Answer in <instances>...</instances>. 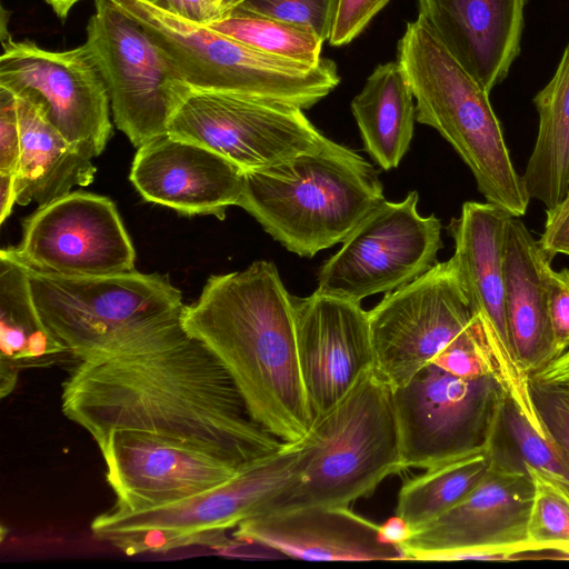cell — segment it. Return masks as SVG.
Instances as JSON below:
<instances>
[{"label":"cell","instance_id":"6da1fadb","mask_svg":"<svg viewBox=\"0 0 569 569\" xmlns=\"http://www.w3.org/2000/svg\"><path fill=\"white\" fill-rule=\"evenodd\" d=\"M63 415L93 440L111 430L164 437L243 469L288 443L251 416L233 379L201 340L82 360L62 383Z\"/></svg>","mask_w":569,"mask_h":569},{"label":"cell","instance_id":"7a4b0ae2","mask_svg":"<svg viewBox=\"0 0 569 569\" xmlns=\"http://www.w3.org/2000/svg\"><path fill=\"white\" fill-rule=\"evenodd\" d=\"M183 327L220 359L252 418L286 443L306 439L313 418L301 377L292 297L273 262L214 274L186 305Z\"/></svg>","mask_w":569,"mask_h":569},{"label":"cell","instance_id":"3957f363","mask_svg":"<svg viewBox=\"0 0 569 569\" xmlns=\"http://www.w3.org/2000/svg\"><path fill=\"white\" fill-rule=\"evenodd\" d=\"M27 271L44 326L79 361L166 348L189 336L181 291L167 274L136 269L94 277Z\"/></svg>","mask_w":569,"mask_h":569},{"label":"cell","instance_id":"277c9868","mask_svg":"<svg viewBox=\"0 0 569 569\" xmlns=\"http://www.w3.org/2000/svg\"><path fill=\"white\" fill-rule=\"evenodd\" d=\"M383 200L377 170L329 139L321 148L246 171L237 206L287 250L312 258L342 243Z\"/></svg>","mask_w":569,"mask_h":569},{"label":"cell","instance_id":"5b68a950","mask_svg":"<svg viewBox=\"0 0 569 569\" xmlns=\"http://www.w3.org/2000/svg\"><path fill=\"white\" fill-rule=\"evenodd\" d=\"M398 60L416 100V120L436 129L470 169L483 198L510 216L530 197L513 164L486 91L418 16L398 42Z\"/></svg>","mask_w":569,"mask_h":569},{"label":"cell","instance_id":"8992f818","mask_svg":"<svg viewBox=\"0 0 569 569\" xmlns=\"http://www.w3.org/2000/svg\"><path fill=\"white\" fill-rule=\"evenodd\" d=\"M305 468L256 515L305 507H349L402 470L392 388L367 372L305 439ZM254 517V516H253Z\"/></svg>","mask_w":569,"mask_h":569},{"label":"cell","instance_id":"52a82bcc","mask_svg":"<svg viewBox=\"0 0 569 569\" xmlns=\"http://www.w3.org/2000/svg\"><path fill=\"white\" fill-rule=\"evenodd\" d=\"M111 1L149 32L191 89L236 93L303 110L327 97L340 81L332 60L322 58L316 66L302 64L144 0Z\"/></svg>","mask_w":569,"mask_h":569},{"label":"cell","instance_id":"ba28073f","mask_svg":"<svg viewBox=\"0 0 569 569\" xmlns=\"http://www.w3.org/2000/svg\"><path fill=\"white\" fill-rule=\"evenodd\" d=\"M303 441L241 469L232 479L171 505L137 512L116 509L97 516L92 536L127 556L164 552L192 545L232 547L224 532L256 516L261 506L283 489L306 466Z\"/></svg>","mask_w":569,"mask_h":569},{"label":"cell","instance_id":"9c48e42d","mask_svg":"<svg viewBox=\"0 0 569 569\" xmlns=\"http://www.w3.org/2000/svg\"><path fill=\"white\" fill-rule=\"evenodd\" d=\"M402 470L490 453L507 395L495 376L462 378L430 362L392 389Z\"/></svg>","mask_w":569,"mask_h":569},{"label":"cell","instance_id":"30bf717a","mask_svg":"<svg viewBox=\"0 0 569 569\" xmlns=\"http://www.w3.org/2000/svg\"><path fill=\"white\" fill-rule=\"evenodd\" d=\"M84 43L104 80L117 129L137 148L166 134L191 88L149 32L111 0H96Z\"/></svg>","mask_w":569,"mask_h":569},{"label":"cell","instance_id":"8fae6325","mask_svg":"<svg viewBox=\"0 0 569 569\" xmlns=\"http://www.w3.org/2000/svg\"><path fill=\"white\" fill-rule=\"evenodd\" d=\"M533 482L498 448L478 485L399 546L405 560H505L536 552L528 539Z\"/></svg>","mask_w":569,"mask_h":569},{"label":"cell","instance_id":"7c38bea8","mask_svg":"<svg viewBox=\"0 0 569 569\" xmlns=\"http://www.w3.org/2000/svg\"><path fill=\"white\" fill-rule=\"evenodd\" d=\"M419 196L410 191L400 202L386 199L342 242L320 268L317 291L361 302L392 292L437 263L442 248L441 221L418 212Z\"/></svg>","mask_w":569,"mask_h":569},{"label":"cell","instance_id":"4fadbf2b","mask_svg":"<svg viewBox=\"0 0 569 569\" xmlns=\"http://www.w3.org/2000/svg\"><path fill=\"white\" fill-rule=\"evenodd\" d=\"M167 133L206 147L244 172L274 166L329 141L298 107L197 89L182 99Z\"/></svg>","mask_w":569,"mask_h":569},{"label":"cell","instance_id":"5bb4252c","mask_svg":"<svg viewBox=\"0 0 569 569\" xmlns=\"http://www.w3.org/2000/svg\"><path fill=\"white\" fill-rule=\"evenodd\" d=\"M475 317L452 259L437 262L368 311L373 372L392 389L403 386Z\"/></svg>","mask_w":569,"mask_h":569},{"label":"cell","instance_id":"9a60e30c","mask_svg":"<svg viewBox=\"0 0 569 569\" xmlns=\"http://www.w3.org/2000/svg\"><path fill=\"white\" fill-rule=\"evenodd\" d=\"M0 87L40 102L50 122L86 157L106 149L112 136L110 98L86 43L52 51L2 37Z\"/></svg>","mask_w":569,"mask_h":569},{"label":"cell","instance_id":"2e32d148","mask_svg":"<svg viewBox=\"0 0 569 569\" xmlns=\"http://www.w3.org/2000/svg\"><path fill=\"white\" fill-rule=\"evenodd\" d=\"M510 216L491 202L467 201L448 230L451 257L473 313L479 318L497 378L507 399L541 436L549 433L536 408L530 378L515 357L506 312L505 248Z\"/></svg>","mask_w":569,"mask_h":569},{"label":"cell","instance_id":"e0dca14e","mask_svg":"<svg viewBox=\"0 0 569 569\" xmlns=\"http://www.w3.org/2000/svg\"><path fill=\"white\" fill-rule=\"evenodd\" d=\"M4 249L28 269L67 277L129 272L136 262L114 202L83 191L38 207L23 221L20 243Z\"/></svg>","mask_w":569,"mask_h":569},{"label":"cell","instance_id":"ac0fdd59","mask_svg":"<svg viewBox=\"0 0 569 569\" xmlns=\"http://www.w3.org/2000/svg\"><path fill=\"white\" fill-rule=\"evenodd\" d=\"M117 501L137 512L189 499L232 479L241 470L181 442L133 430H111L96 440Z\"/></svg>","mask_w":569,"mask_h":569},{"label":"cell","instance_id":"d6986e66","mask_svg":"<svg viewBox=\"0 0 569 569\" xmlns=\"http://www.w3.org/2000/svg\"><path fill=\"white\" fill-rule=\"evenodd\" d=\"M301 377L313 420L373 369L368 311L318 292L292 297Z\"/></svg>","mask_w":569,"mask_h":569},{"label":"cell","instance_id":"ffe728a7","mask_svg":"<svg viewBox=\"0 0 569 569\" xmlns=\"http://www.w3.org/2000/svg\"><path fill=\"white\" fill-rule=\"evenodd\" d=\"M243 174L214 151L166 133L138 148L129 179L146 201L223 220L227 209L238 204Z\"/></svg>","mask_w":569,"mask_h":569},{"label":"cell","instance_id":"44dd1931","mask_svg":"<svg viewBox=\"0 0 569 569\" xmlns=\"http://www.w3.org/2000/svg\"><path fill=\"white\" fill-rule=\"evenodd\" d=\"M232 538L303 560H405L398 546L381 539L379 525L349 507H305L258 515L241 521Z\"/></svg>","mask_w":569,"mask_h":569},{"label":"cell","instance_id":"7402d4cb","mask_svg":"<svg viewBox=\"0 0 569 569\" xmlns=\"http://www.w3.org/2000/svg\"><path fill=\"white\" fill-rule=\"evenodd\" d=\"M527 0H418L422 17L489 93L520 53Z\"/></svg>","mask_w":569,"mask_h":569},{"label":"cell","instance_id":"603a6c76","mask_svg":"<svg viewBox=\"0 0 569 569\" xmlns=\"http://www.w3.org/2000/svg\"><path fill=\"white\" fill-rule=\"evenodd\" d=\"M551 257L520 218L511 217L505 248L509 335L518 365L530 376L553 359L546 288Z\"/></svg>","mask_w":569,"mask_h":569},{"label":"cell","instance_id":"cb8c5ba5","mask_svg":"<svg viewBox=\"0 0 569 569\" xmlns=\"http://www.w3.org/2000/svg\"><path fill=\"white\" fill-rule=\"evenodd\" d=\"M20 126V160L16 177L17 203L38 207L87 187L97 168L91 158L72 147L48 119L42 104L16 94Z\"/></svg>","mask_w":569,"mask_h":569},{"label":"cell","instance_id":"d4e9b609","mask_svg":"<svg viewBox=\"0 0 569 569\" xmlns=\"http://www.w3.org/2000/svg\"><path fill=\"white\" fill-rule=\"evenodd\" d=\"M0 350L1 398L13 391L21 369L70 355L44 326L27 268L6 249L0 251Z\"/></svg>","mask_w":569,"mask_h":569},{"label":"cell","instance_id":"484cf974","mask_svg":"<svg viewBox=\"0 0 569 569\" xmlns=\"http://www.w3.org/2000/svg\"><path fill=\"white\" fill-rule=\"evenodd\" d=\"M413 99L400 64L387 62L351 101L363 148L383 170L397 168L410 148L417 121Z\"/></svg>","mask_w":569,"mask_h":569},{"label":"cell","instance_id":"4316f807","mask_svg":"<svg viewBox=\"0 0 569 569\" xmlns=\"http://www.w3.org/2000/svg\"><path fill=\"white\" fill-rule=\"evenodd\" d=\"M533 104L538 131L522 178L530 199L541 202L548 217L569 193V42Z\"/></svg>","mask_w":569,"mask_h":569},{"label":"cell","instance_id":"83f0119b","mask_svg":"<svg viewBox=\"0 0 569 569\" xmlns=\"http://www.w3.org/2000/svg\"><path fill=\"white\" fill-rule=\"evenodd\" d=\"M493 450L446 462L406 479L398 493L396 515L407 521L412 532L431 522L478 485L490 466Z\"/></svg>","mask_w":569,"mask_h":569},{"label":"cell","instance_id":"f1b7e54d","mask_svg":"<svg viewBox=\"0 0 569 569\" xmlns=\"http://www.w3.org/2000/svg\"><path fill=\"white\" fill-rule=\"evenodd\" d=\"M209 27L252 48L302 64L316 66L322 59L325 41L312 30L290 22L234 10Z\"/></svg>","mask_w":569,"mask_h":569},{"label":"cell","instance_id":"f546056e","mask_svg":"<svg viewBox=\"0 0 569 569\" xmlns=\"http://www.w3.org/2000/svg\"><path fill=\"white\" fill-rule=\"evenodd\" d=\"M501 429L516 447L520 460L537 470L569 500V457L553 438L538 433L508 399Z\"/></svg>","mask_w":569,"mask_h":569},{"label":"cell","instance_id":"4dcf8cb0","mask_svg":"<svg viewBox=\"0 0 569 569\" xmlns=\"http://www.w3.org/2000/svg\"><path fill=\"white\" fill-rule=\"evenodd\" d=\"M523 466L533 482L529 542L536 552L556 551L569 557V500L537 470Z\"/></svg>","mask_w":569,"mask_h":569},{"label":"cell","instance_id":"1f68e13d","mask_svg":"<svg viewBox=\"0 0 569 569\" xmlns=\"http://www.w3.org/2000/svg\"><path fill=\"white\" fill-rule=\"evenodd\" d=\"M332 1L333 0H246L236 10L308 28L325 41L328 40L330 34Z\"/></svg>","mask_w":569,"mask_h":569},{"label":"cell","instance_id":"d6a6232c","mask_svg":"<svg viewBox=\"0 0 569 569\" xmlns=\"http://www.w3.org/2000/svg\"><path fill=\"white\" fill-rule=\"evenodd\" d=\"M390 0H333L329 43L348 44L356 39Z\"/></svg>","mask_w":569,"mask_h":569},{"label":"cell","instance_id":"836d02e7","mask_svg":"<svg viewBox=\"0 0 569 569\" xmlns=\"http://www.w3.org/2000/svg\"><path fill=\"white\" fill-rule=\"evenodd\" d=\"M548 312L552 332L553 358L569 349V269L546 273Z\"/></svg>","mask_w":569,"mask_h":569},{"label":"cell","instance_id":"e575fe53","mask_svg":"<svg viewBox=\"0 0 569 569\" xmlns=\"http://www.w3.org/2000/svg\"><path fill=\"white\" fill-rule=\"evenodd\" d=\"M20 160V126L16 94L0 87V176H16Z\"/></svg>","mask_w":569,"mask_h":569},{"label":"cell","instance_id":"d590c367","mask_svg":"<svg viewBox=\"0 0 569 569\" xmlns=\"http://www.w3.org/2000/svg\"><path fill=\"white\" fill-rule=\"evenodd\" d=\"M531 392L545 427L569 457V400L532 385Z\"/></svg>","mask_w":569,"mask_h":569},{"label":"cell","instance_id":"8d00e7d4","mask_svg":"<svg viewBox=\"0 0 569 569\" xmlns=\"http://www.w3.org/2000/svg\"><path fill=\"white\" fill-rule=\"evenodd\" d=\"M171 14L198 24H212L223 19L213 0H144Z\"/></svg>","mask_w":569,"mask_h":569},{"label":"cell","instance_id":"74e56055","mask_svg":"<svg viewBox=\"0 0 569 569\" xmlns=\"http://www.w3.org/2000/svg\"><path fill=\"white\" fill-rule=\"evenodd\" d=\"M530 385L569 400V349L535 371Z\"/></svg>","mask_w":569,"mask_h":569},{"label":"cell","instance_id":"f35d334b","mask_svg":"<svg viewBox=\"0 0 569 569\" xmlns=\"http://www.w3.org/2000/svg\"><path fill=\"white\" fill-rule=\"evenodd\" d=\"M538 241L550 257L569 256V209L556 219L545 222L543 232Z\"/></svg>","mask_w":569,"mask_h":569},{"label":"cell","instance_id":"ab89813d","mask_svg":"<svg viewBox=\"0 0 569 569\" xmlns=\"http://www.w3.org/2000/svg\"><path fill=\"white\" fill-rule=\"evenodd\" d=\"M379 533L385 542L399 547L410 538L412 530L407 521L396 515L379 525Z\"/></svg>","mask_w":569,"mask_h":569},{"label":"cell","instance_id":"60d3db41","mask_svg":"<svg viewBox=\"0 0 569 569\" xmlns=\"http://www.w3.org/2000/svg\"><path fill=\"white\" fill-rule=\"evenodd\" d=\"M17 203L16 176H0V222L3 223Z\"/></svg>","mask_w":569,"mask_h":569},{"label":"cell","instance_id":"b9f144b4","mask_svg":"<svg viewBox=\"0 0 569 569\" xmlns=\"http://www.w3.org/2000/svg\"><path fill=\"white\" fill-rule=\"evenodd\" d=\"M80 0H44L48 3L57 17L63 21L67 19L71 9L79 2Z\"/></svg>","mask_w":569,"mask_h":569},{"label":"cell","instance_id":"7bdbcfd3","mask_svg":"<svg viewBox=\"0 0 569 569\" xmlns=\"http://www.w3.org/2000/svg\"><path fill=\"white\" fill-rule=\"evenodd\" d=\"M244 1L246 0H213L214 4L219 9L223 18L232 13Z\"/></svg>","mask_w":569,"mask_h":569},{"label":"cell","instance_id":"ee69618b","mask_svg":"<svg viewBox=\"0 0 569 569\" xmlns=\"http://www.w3.org/2000/svg\"><path fill=\"white\" fill-rule=\"evenodd\" d=\"M569 209V193L562 204L550 216L546 217V221H551Z\"/></svg>","mask_w":569,"mask_h":569}]
</instances>
